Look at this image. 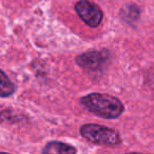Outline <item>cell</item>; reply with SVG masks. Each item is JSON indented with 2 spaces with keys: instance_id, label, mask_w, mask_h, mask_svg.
<instances>
[{
  "instance_id": "5",
  "label": "cell",
  "mask_w": 154,
  "mask_h": 154,
  "mask_svg": "<svg viewBox=\"0 0 154 154\" xmlns=\"http://www.w3.org/2000/svg\"><path fill=\"white\" fill-rule=\"evenodd\" d=\"M76 148L73 146L68 145V143H60V141H50L42 149L43 154H52V153H58V154H72L76 153Z\"/></svg>"
},
{
  "instance_id": "1",
  "label": "cell",
  "mask_w": 154,
  "mask_h": 154,
  "mask_svg": "<svg viewBox=\"0 0 154 154\" xmlns=\"http://www.w3.org/2000/svg\"><path fill=\"white\" fill-rule=\"evenodd\" d=\"M80 103L88 111L107 119L119 117L125 110L124 105L119 99L103 93H91L86 95L80 98Z\"/></svg>"
},
{
  "instance_id": "4",
  "label": "cell",
  "mask_w": 154,
  "mask_h": 154,
  "mask_svg": "<svg viewBox=\"0 0 154 154\" xmlns=\"http://www.w3.org/2000/svg\"><path fill=\"white\" fill-rule=\"evenodd\" d=\"M75 11L80 19L91 28H97L103 21V13L101 9L89 0H79L75 5Z\"/></svg>"
},
{
  "instance_id": "2",
  "label": "cell",
  "mask_w": 154,
  "mask_h": 154,
  "mask_svg": "<svg viewBox=\"0 0 154 154\" xmlns=\"http://www.w3.org/2000/svg\"><path fill=\"white\" fill-rule=\"evenodd\" d=\"M80 135L88 141L96 145L116 146L122 143L117 131L96 124H87L80 127Z\"/></svg>"
},
{
  "instance_id": "6",
  "label": "cell",
  "mask_w": 154,
  "mask_h": 154,
  "mask_svg": "<svg viewBox=\"0 0 154 154\" xmlns=\"http://www.w3.org/2000/svg\"><path fill=\"white\" fill-rule=\"evenodd\" d=\"M16 88L15 85L11 82L9 77L5 75V71H1V90H0V94L1 97H8L11 96L14 92H15Z\"/></svg>"
},
{
  "instance_id": "3",
  "label": "cell",
  "mask_w": 154,
  "mask_h": 154,
  "mask_svg": "<svg viewBox=\"0 0 154 154\" xmlns=\"http://www.w3.org/2000/svg\"><path fill=\"white\" fill-rule=\"evenodd\" d=\"M110 59V54L108 51H89L82 53L75 58V61L80 68L90 72L100 71L107 66Z\"/></svg>"
}]
</instances>
